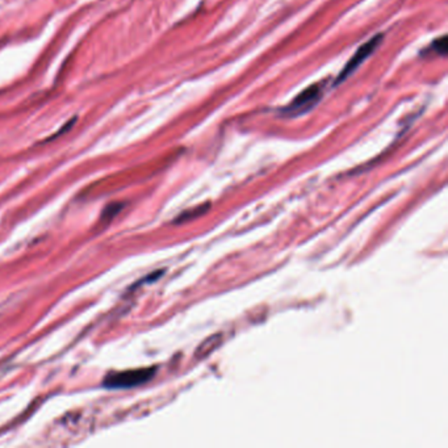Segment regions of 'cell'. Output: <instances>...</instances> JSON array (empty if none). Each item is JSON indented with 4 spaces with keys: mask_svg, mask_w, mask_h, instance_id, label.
<instances>
[{
    "mask_svg": "<svg viewBox=\"0 0 448 448\" xmlns=\"http://www.w3.org/2000/svg\"><path fill=\"white\" fill-rule=\"evenodd\" d=\"M156 374V368H140L121 372H112L107 376L103 386L109 389H125L141 386L149 381Z\"/></svg>",
    "mask_w": 448,
    "mask_h": 448,
    "instance_id": "6da1fadb",
    "label": "cell"
},
{
    "mask_svg": "<svg viewBox=\"0 0 448 448\" xmlns=\"http://www.w3.org/2000/svg\"><path fill=\"white\" fill-rule=\"evenodd\" d=\"M383 39H384V34L379 33V34H376L375 37H372L371 40L365 42V43L356 50V53L353 55V58L344 66V70L339 73L334 84L338 86V84L342 83L351 74L356 72L358 67H359L362 63L365 62V60H368V57L380 46Z\"/></svg>",
    "mask_w": 448,
    "mask_h": 448,
    "instance_id": "7a4b0ae2",
    "label": "cell"
},
{
    "mask_svg": "<svg viewBox=\"0 0 448 448\" xmlns=\"http://www.w3.org/2000/svg\"><path fill=\"white\" fill-rule=\"evenodd\" d=\"M321 97V87L318 84H312L305 88L301 94L294 97L292 103L287 105L282 111L283 115L297 116L311 109L314 103Z\"/></svg>",
    "mask_w": 448,
    "mask_h": 448,
    "instance_id": "3957f363",
    "label": "cell"
},
{
    "mask_svg": "<svg viewBox=\"0 0 448 448\" xmlns=\"http://www.w3.org/2000/svg\"><path fill=\"white\" fill-rule=\"evenodd\" d=\"M219 342H221V335H219V334H215V335L209 337L208 339H205L203 344H200V347L196 350L195 354H196V356L200 358V359H203V358H205V356H209V355L212 354V353L219 347Z\"/></svg>",
    "mask_w": 448,
    "mask_h": 448,
    "instance_id": "277c9868",
    "label": "cell"
},
{
    "mask_svg": "<svg viewBox=\"0 0 448 448\" xmlns=\"http://www.w3.org/2000/svg\"><path fill=\"white\" fill-rule=\"evenodd\" d=\"M433 49L439 55L444 57L448 52L447 36H442V37H439L438 40L433 42Z\"/></svg>",
    "mask_w": 448,
    "mask_h": 448,
    "instance_id": "5b68a950",
    "label": "cell"
}]
</instances>
